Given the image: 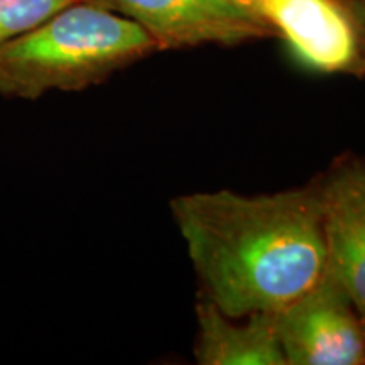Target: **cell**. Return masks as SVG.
<instances>
[{
  "mask_svg": "<svg viewBox=\"0 0 365 365\" xmlns=\"http://www.w3.org/2000/svg\"><path fill=\"white\" fill-rule=\"evenodd\" d=\"M173 215L205 296L232 318L277 313L327 269L318 186L245 196H178Z\"/></svg>",
  "mask_w": 365,
  "mask_h": 365,
  "instance_id": "obj_1",
  "label": "cell"
},
{
  "mask_svg": "<svg viewBox=\"0 0 365 365\" xmlns=\"http://www.w3.org/2000/svg\"><path fill=\"white\" fill-rule=\"evenodd\" d=\"M156 49L134 21L75 0L0 48V95L38 100L85 90Z\"/></svg>",
  "mask_w": 365,
  "mask_h": 365,
  "instance_id": "obj_2",
  "label": "cell"
},
{
  "mask_svg": "<svg viewBox=\"0 0 365 365\" xmlns=\"http://www.w3.org/2000/svg\"><path fill=\"white\" fill-rule=\"evenodd\" d=\"M276 322L287 365L365 364L364 319L328 267Z\"/></svg>",
  "mask_w": 365,
  "mask_h": 365,
  "instance_id": "obj_3",
  "label": "cell"
},
{
  "mask_svg": "<svg viewBox=\"0 0 365 365\" xmlns=\"http://www.w3.org/2000/svg\"><path fill=\"white\" fill-rule=\"evenodd\" d=\"M134 21L158 49L207 43L237 44L274 34L271 24L240 0H86Z\"/></svg>",
  "mask_w": 365,
  "mask_h": 365,
  "instance_id": "obj_4",
  "label": "cell"
},
{
  "mask_svg": "<svg viewBox=\"0 0 365 365\" xmlns=\"http://www.w3.org/2000/svg\"><path fill=\"white\" fill-rule=\"evenodd\" d=\"M257 12L301 65L319 73H362L355 22L340 0H261Z\"/></svg>",
  "mask_w": 365,
  "mask_h": 365,
  "instance_id": "obj_5",
  "label": "cell"
},
{
  "mask_svg": "<svg viewBox=\"0 0 365 365\" xmlns=\"http://www.w3.org/2000/svg\"><path fill=\"white\" fill-rule=\"evenodd\" d=\"M327 267L365 322V159H346L318 186Z\"/></svg>",
  "mask_w": 365,
  "mask_h": 365,
  "instance_id": "obj_6",
  "label": "cell"
},
{
  "mask_svg": "<svg viewBox=\"0 0 365 365\" xmlns=\"http://www.w3.org/2000/svg\"><path fill=\"white\" fill-rule=\"evenodd\" d=\"M196 360L203 365H287L276 313H252L235 323L207 296L196 304Z\"/></svg>",
  "mask_w": 365,
  "mask_h": 365,
  "instance_id": "obj_7",
  "label": "cell"
},
{
  "mask_svg": "<svg viewBox=\"0 0 365 365\" xmlns=\"http://www.w3.org/2000/svg\"><path fill=\"white\" fill-rule=\"evenodd\" d=\"M75 0H0V48Z\"/></svg>",
  "mask_w": 365,
  "mask_h": 365,
  "instance_id": "obj_8",
  "label": "cell"
},
{
  "mask_svg": "<svg viewBox=\"0 0 365 365\" xmlns=\"http://www.w3.org/2000/svg\"><path fill=\"white\" fill-rule=\"evenodd\" d=\"M240 2L245 4V6L254 9V11L257 12V6H259V2H261V0H240Z\"/></svg>",
  "mask_w": 365,
  "mask_h": 365,
  "instance_id": "obj_9",
  "label": "cell"
},
{
  "mask_svg": "<svg viewBox=\"0 0 365 365\" xmlns=\"http://www.w3.org/2000/svg\"><path fill=\"white\" fill-rule=\"evenodd\" d=\"M364 330H365V322H364Z\"/></svg>",
  "mask_w": 365,
  "mask_h": 365,
  "instance_id": "obj_10",
  "label": "cell"
}]
</instances>
